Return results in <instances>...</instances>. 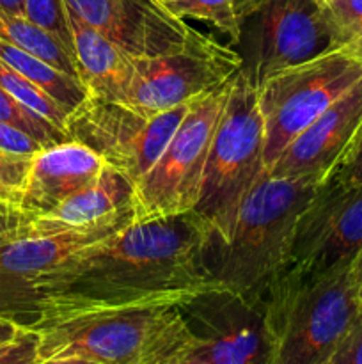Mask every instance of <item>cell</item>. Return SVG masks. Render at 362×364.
<instances>
[{"instance_id": "cell-1", "label": "cell", "mask_w": 362, "mask_h": 364, "mask_svg": "<svg viewBox=\"0 0 362 364\" xmlns=\"http://www.w3.org/2000/svg\"><path fill=\"white\" fill-rule=\"evenodd\" d=\"M208 240L194 212L131 223L43 277L35 320L64 309L185 301L219 284L206 265Z\"/></svg>"}, {"instance_id": "cell-2", "label": "cell", "mask_w": 362, "mask_h": 364, "mask_svg": "<svg viewBox=\"0 0 362 364\" xmlns=\"http://www.w3.org/2000/svg\"><path fill=\"white\" fill-rule=\"evenodd\" d=\"M180 302L64 309L43 313L35 364H180L192 336Z\"/></svg>"}, {"instance_id": "cell-3", "label": "cell", "mask_w": 362, "mask_h": 364, "mask_svg": "<svg viewBox=\"0 0 362 364\" xmlns=\"http://www.w3.org/2000/svg\"><path fill=\"white\" fill-rule=\"evenodd\" d=\"M318 185L263 174L238 213L227 242L206 247V265L222 287L261 304L286 269L295 226Z\"/></svg>"}, {"instance_id": "cell-4", "label": "cell", "mask_w": 362, "mask_h": 364, "mask_svg": "<svg viewBox=\"0 0 362 364\" xmlns=\"http://www.w3.org/2000/svg\"><path fill=\"white\" fill-rule=\"evenodd\" d=\"M350 265L327 272L286 267L272 281L261 299L272 364H329L362 308Z\"/></svg>"}, {"instance_id": "cell-5", "label": "cell", "mask_w": 362, "mask_h": 364, "mask_svg": "<svg viewBox=\"0 0 362 364\" xmlns=\"http://www.w3.org/2000/svg\"><path fill=\"white\" fill-rule=\"evenodd\" d=\"M265 173V124L258 91L241 68L231 82L202 174L201 194L192 210L208 231V245L229 240L241 205Z\"/></svg>"}, {"instance_id": "cell-6", "label": "cell", "mask_w": 362, "mask_h": 364, "mask_svg": "<svg viewBox=\"0 0 362 364\" xmlns=\"http://www.w3.org/2000/svg\"><path fill=\"white\" fill-rule=\"evenodd\" d=\"M361 78L362 57L348 46H332L266 78L256 89L265 124L266 171L305 127Z\"/></svg>"}, {"instance_id": "cell-7", "label": "cell", "mask_w": 362, "mask_h": 364, "mask_svg": "<svg viewBox=\"0 0 362 364\" xmlns=\"http://www.w3.org/2000/svg\"><path fill=\"white\" fill-rule=\"evenodd\" d=\"M231 82L192 102L190 110L167 142L162 155L135 185V223L181 215L195 208L209 148L226 109Z\"/></svg>"}, {"instance_id": "cell-8", "label": "cell", "mask_w": 362, "mask_h": 364, "mask_svg": "<svg viewBox=\"0 0 362 364\" xmlns=\"http://www.w3.org/2000/svg\"><path fill=\"white\" fill-rule=\"evenodd\" d=\"M241 68L240 53L197 31L174 52L133 57V78L124 105L148 116L165 112L224 87Z\"/></svg>"}, {"instance_id": "cell-9", "label": "cell", "mask_w": 362, "mask_h": 364, "mask_svg": "<svg viewBox=\"0 0 362 364\" xmlns=\"http://www.w3.org/2000/svg\"><path fill=\"white\" fill-rule=\"evenodd\" d=\"M190 105L148 116L124 103L87 98L67 117V135L94 149L137 185L162 155Z\"/></svg>"}, {"instance_id": "cell-10", "label": "cell", "mask_w": 362, "mask_h": 364, "mask_svg": "<svg viewBox=\"0 0 362 364\" xmlns=\"http://www.w3.org/2000/svg\"><path fill=\"white\" fill-rule=\"evenodd\" d=\"M192 343L180 364H272V345L258 302L212 284L177 304Z\"/></svg>"}, {"instance_id": "cell-11", "label": "cell", "mask_w": 362, "mask_h": 364, "mask_svg": "<svg viewBox=\"0 0 362 364\" xmlns=\"http://www.w3.org/2000/svg\"><path fill=\"white\" fill-rule=\"evenodd\" d=\"M241 31L248 32L243 70L256 89L272 75L336 46L316 0H263Z\"/></svg>"}, {"instance_id": "cell-12", "label": "cell", "mask_w": 362, "mask_h": 364, "mask_svg": "<svg viewBox=\"0 0 362 364\" xmlns=\"http://www.w3.org/2000/svg\"><path fill=\"white\" fill-rule=\"evenodd\" d=\"M362 249V183L329 180L314 196L295 226L287 269L327 272L350 265Z\"/></svg>"}, {"instance_id": "cell-13", "label": "cell", "mask_w": 362, "mask_h": 364, "mask_svg": "<svg viewBox=\"0 0 362 364\" xmlns=\"http://www.w3.org/2000/svg\"><path fill=\"white\" fill-rule=\"evenodd\" d=\"M9 228L0 233V316L31 329L35 322V295L43 277L73 255L114 237L126 226L55 237H16Z\"/></svg>"}, {"instance_id": "cell-14", "label": "cell", "mask_w": 362, "mask_h": 364, "mask_svg": "<svg viewBox=\"0 0 362 364\" xmlns=\"http://www.w3.org/2000/svg\"><path fill=\"white\" fill-rule=\"evenodd\" d=\"M362 134V78L305 127L266 173L322 185L350 159Z\"/></svg>"}, {"instance_id": "cell-15", "label": "cell", "mask_w": 362, "mask_h": 364, "mask_svg": "<svg viewBox=\"0 0 362 364\" xmlns=\"http://www.w3.org/2000/svg\"><path fill=\"white\" fill-rule=\"evenodd\" d=\"M64 4L131 57L174 52L197 32L160 0H64Z\"/></svg>"}, {"instance_id": "cell-16", "label": "cell", "mask_w": 362, "mask_h": 364, "mask_svg": "<svg viewBox=\"0 0 362 364\" xmlns=\"http://www.w3.org/2000/svg\"><path fill=\"white\" fill-rule=\"evenodd\" d=\"M133 192L135 185L106 164L87 187L43 215L28 220L16 219L9 231L16 237H55L106 226H128L135 223Z\"/></svg>"}, {"instance_id": "cell-17", "label": "cell", "mask_w": 362, "mask_h": 364, "mask_svg": "<svg viewBox=\"0 0 362 364\" xmlns=\"http://www.w3.org/2000/svg\"><path fill=\"white\" fill-rule=\"evenodd\" d=\"M105 166L102 155L75 139L45 146L31 160L16 219L28 220L50 212L92 183Z\"/></svg>"}, {"instance_id": "cell-18", "label": "cell", "mask_w": 362, "mask_h": 364, "mask_svg": "<svg viewBox=\"0 0 362 364\" xmlns=\"http://www.w3.org/2000/svg\"><path fill=\"white\" fill-rule=\"evenodd\" d=\"M71 57L87 98L124 103L133 78V57L66 7Z\"/></svg>"}, {"instance_id": "cell-19", "label": "cell", "mask_w": 362, "mask_h": 364, "mask_svg": "<svg viewBox=\"0 0 362 364\" xmlns=\"http://www.w3.org/2000/svg\"><path fill=\"white\" fill-rule=\"evenodd\" d=\"M0 60L28 78L32 84L41 87L70 114L87 100V91L80 80L50 66L39 57L4 41L2 38H0Z\"/></svg>"}, {"instance_id": "cell-20", "label": "cell", "mask_w": 362, "mask_h": 364, "mask_svg": "<svg viewBox=\"0 0 362 364\" xmlns=\"http://www.w3.org/2000/svg\"><path fill=\"white\" fill-rule=\"evenodd\" d=\"M0 38L78 80L77 66L71 53L53 36L32 23L27 16H14L0 11Z\"/></svg>"}, {"instance_id": "cell-21", "label": "cell", "mask_w": 362, "mask_h": 364, "mask_svg": "<svg viewBox=\"0 0 362 364\" xmlns=\"http://www.w3.org/2000/svg\"><path fill=\"white\" fill-rule=\"evenodd\" d=\"M170 13L180 18H197L215 25L220 32L229 36L231 43L241 39V25L234 11L233 0H160Z\"/></svg>"}, {"instance_id": "cell-22", "label": "cell", "mask_w": 362, "mask_h": 364, "mask_svg": "<svg viewBox=\"0 0 362 364\" xmlns=\"http://www.w3.org/2000/svg\"><path fill=\"white\" fill-rule=\"evenodd\" d=\"M319 7L334 45L362 57V0H323Z\"/></svg>"}, {"instance_id": "cell-23", "label": "cell", "mask_w": 362, "mask_h": 364, "mask_svg": "<svg viewBox=\"0 0 362 364\" xmlns=\"http://www.w3.org/2000/svg\"><path fill=\"white\" fill-rule=\"evenodd\" d=\"M0 121L20 128L25 134L32 135L35 141L41 142L43 146L57 144V142L70 139L66 132L57 128L55 124H52L48 119L39 116L38 112L31 110L28 107H25L23 103L18 102L14 96L4 91L2 87H0Z\"/></svg>"}, {"instance_id": "cell-24", "label": "cell", "mask_w": 362, "mask_h": 364, "mask_svg": "<svg viewBox=\"0 0 362 364\" xmlns=\"http://www.w3.org/2000/svg\"><path fill=\"white\" fill-rule=\"evenodd\" d=\"M25 16L48 32L71 53V34L64 0H23Z\"/></svg>"}, {"instance_id": "cell-25", "label": "cell", "mask_w": 362, "mask_h": 364, "mask_svg": "<svg viewBox=\"0 0 362 364\" xmlns=\"http://www.w3.org/2000/svg\"><path fill=\"white\" fill-rule=\"evenodd\" d=\"M0 364H35L34 331L0 316Z\"/></svg>"}, {"instance_id": "cell-26", "label": "cell", "mask_w": 362, "mask_h": 364, "mask_svg": "<svg viewBox=\"0 0 362 364\" xmlns=\"http://www.w3.org/2000/svg\"><path fill=\"white\" fill-rule=\"evenodd\" d=\"M31 160L0 149V210L16 215Z\"/></svg>"}, {"instance_id": "cell-27", "label": "cell", "mask_w": 362, "mask_h": 364, "mask_svg": "<svg viewBox=\"0 0 362 364\" xmlns=\"http://www.w3.org/2000/svg\"><path fill=\"white\" fill-rule=\"evenodd\" d=\"M329 364H362V308L344 331Z\"/></svg>"}, {"instance_id": "cell-28", "label": "cell", "mask_w": 362, "mask_h": 364, "mask_svg": "<svg viewBox=\"0 0 362 364\" xmlns=\"http://www.w3.org/2000/svg\"><path fill=\"white\" fill-rule=\"evenodd\" d=\"M43 148H45V146L39 141H35L32 135L25 134L23 130L13 127V124H7L0 121V149H2V151L32 159V156L38 151H41Z\"/></svg>"}, {"instance_id": "cell-29", "label": "cell", "mask_w": 362, "mask_h": 364, "mask_svg": "<svg viewBox=\"0 0 362 364\" xmlns=\"http://www.w3.org/2000/svg\"><path fill=\"white\" fill-rule=\"evenodd\" d=\"M330 180H337L344 185H361L362 183V134L358 139L357 146L351 151L350 159L344 162V166L341 167L336 173V176L330 178Z\"/></svg>"}, {"instance_id": "cell-30", "label": "cell", "mask_w": 362, "mask_h": 364, "mask_svg": "<svg viewBox=\"0 0 362 364\" xmlns=\"http://www.w3.org/2000/svg\"><path fill=\"white\" fill-rule=\"evenodd\" d=\"M350 274H351V281H353L355 291H357V299L362 304V249L358 251V255L355 256L353 262H351Z\"/></svg>"}, {"instance_id": "cell-31", "label": "cell", "mask_w": 362, "mask_h": 364, "mask_svg": "<svg viewBox=\"0 0 362 364\" xmlns=\"http://www.w3.org/2000/svg\"><path fill=\"white\" fill-rule=\"evenodd\" d=\"M261 2L263 0H233V6H234V11H236L238 18L243 21L245 18L251 16V14L261 6Z\"/></svg>"}, {"instance_id": "cell-32", "label": "cell", "mask_w": 362, "mask_h": 364, "mask_svg": "<svg viewBox=\"0 0 362 364\" xmlns=\"http://www.w3.org/2000/svg\"><path fill=\"white\" fill-rule=\"evenodd\" d=\"M0 11L14 16H25L23 0H0Z\"/></svg>"}, {"instance_id": "cell-33", "label": "cell", "mask_w": 362, "mask_h": 364, "mask_svg": "<svg viewBox=\"0 0 362 364\" xmlns=\"http://www.w3.org/2000/svg\"><path fill=\"white\" fill-rule=\"evenodd\" d=\"M14 220H16V215H14V213L0 212V233H4Z\"/></svg>"}, {"instance_id": "cell-34", "label": "cell", "mask_w": 362, "mask_h": 364, "mask_svg": "<svg viewBox=\"0 0 362 364\" xmlns=\"http://www.w3.org/2000/svg\"><path fill=\"white\" fill-rule=\"evenodd\" d=\"M316 2H318V4H322V2H323V0H316Z\"/></svg>"}, {"instance_id": "cell-35", "label": "cell", "mask_w": 362, "mask_h": 364, "mask_svg": "<svg viewBox=\"0 0 362 364\" xmlns=\"http://www.w3.org/2000/svg\"><path fill=\"white\" fill-rule=\"evenodd\" d=\"M0 212H4V210H0ZM6 213H9V212H6Z\"/></svg>"}]
</instances>
